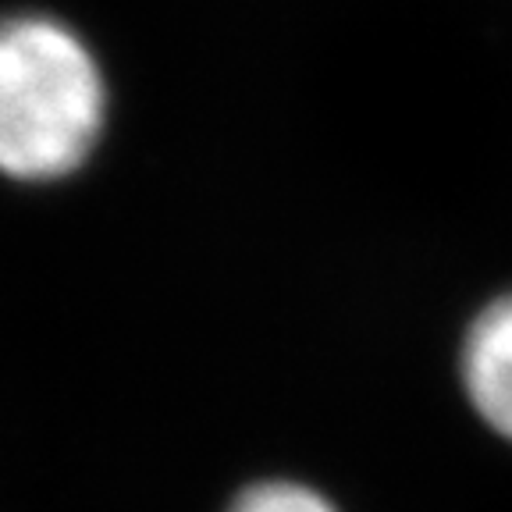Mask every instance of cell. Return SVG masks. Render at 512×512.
Masks as SVG:
<instances>
[{
  "mask_svg": "<svg viewBox=\"0 0 512 512\" xmlns=\"http://www.w3.org/2000/svg\"><path fill=\"white\" fill-rule=\"evenodd\" d=\"M232 512H335L328 498H320L317 491L303 488V484H256L249 488Z\"/></svg>",
  "mask_w": 512,
  "mask_h": 512,
  "instance_id": "3957f363",
  "label": "cell"
},
{
  "mask_svg": "<svg viewBox=\"0 0 512 512\" xmlns=\"http://www.w3.org/2000/svg\"><path fill=\"white\" fill-rule=\"evenodd\" d=\"M104 125V79L72 29L50 18L0 22V171L61 178Z\"/></svg>",
  "mask_w": 512,
  "mask_h": 512,
  "instance_id": "6da1fadb",
  "label": "cell"
},
{
  "mask_svg": "<svg viewBox=\"0 0 512 512\" xmlns=\"http://www.w3.org/2000/svg\"><path fill=\"white\" fill-rule=\"evenodd\" d=\"M463 381L477 413L512 441V296L488 306L470 328Z\"/></svg>",
  "mask_w": 512,
  "mask_h": 512,
  "instance_id": "7a4b0ae2",
  "label": "cell"
}]
</instances>
